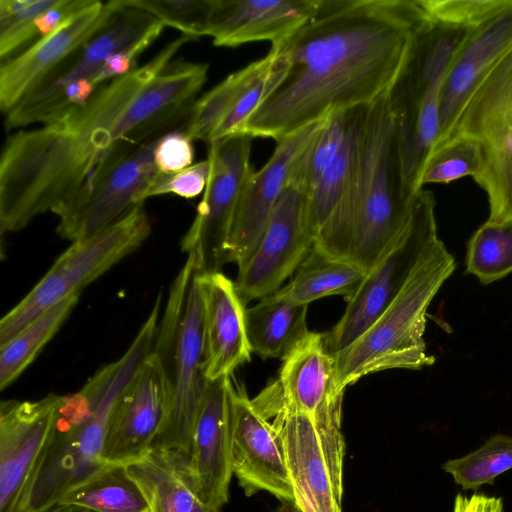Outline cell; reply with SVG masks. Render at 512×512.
Segmentation results:
<instances>
[{"instance_id":"cell-12","label":"cell","mask_w":512,"mask_h":512,"mask_svg":"<svg viewBox=\"0 0 512 512\" xmlns=\"http://www.w3.org/2000/svg\"><path fill=\"white\" fill-rule=\"evenodd\" d=\"M61 396L0 405V512H27Z\"/></svg>"},{"instance_id":"cell-26","label":"cell","mask_w":512,"mask_h":512,"mask_svg":"<svg viewBox=\"0 0 512 512\" xmlns=\"http://www.w3.org/2000/svg\"><path fill=\"white\" fill-rule=\"evenodd\" d=\"M292 484L302 512H341L331 476L311 419L303 413L280 411L273 417Z\"/></svg>"},{"instance_id":"cell-40","label":"cell","mask_w":512,"mask_h":512,"mask_svg":"<svg viewBox=\"0 0 512 512\" xmlns=\"http://www.w3.org/2000/svg\"><path fill=\"white\" fill-rule=\"evenodd\" d=\"M210 174V161L206 160L172 174L158 172L143 194V201L162 194H175L183 198H194L202 193Z\"/></svg>"},{"instance_id":"cell-43","label":"cell","mask_w":512,"mask_h":512,"mask_svg":"<svg viewBox=\"0 0 512 512\" xmlns=\"http://www.w3.org/2000/svg\"><path fill=\"white\" fill-rule=\"evenodd\" d=\"M37 512H93L91 510L73 506V505H65V504H55L46 509L37 511Z\"/></svg>"},{"instance_id":"cell-22","label":"cell","mask_w":512,"mask_h":512,"mask_svg":"<svg viewBox=\"0 0 512 512\" xmlns=\"http://www.w3.org/2000/svg\"><path fill=\"white\" fill-rule=\"evenodd\" d=\"M203 303L204 372L208 381L230 376L250 361L245 304L235 283L220 271L199 272Z\"/></svg>"},{"instance_id":"cell-35","label":"cell","mask_w":512,"mask_h":512,"mask_svg":"<svg viewBox=\"0 0 512 512\" xmlns=\"http://www.w3.org/2000/svg\"><path fill=\"white\" fill-rule=\"evenodd\" d=\"M442 469L464 490H478L512 469V437L496 434L467 455L446 461Z\"/></svg>"},{"instance_id":"cell-27","label":"cell","mask_w":512,"mask_h":512,"mask_svg":"<svg viewBox=\"0 0 512 512\" xmlns=\"http://www.w3.org/2000/svg\"><path fill=\"white\" fill-rule=\"evenodd\" d=\"M509 129H512V50L481 75L452 125L433 147L455 136L482 141Z\"/></svg>"},{"instance_id":"cell-25","label":"cell","mask_w":512,"mask_h":512,"mask_svg":"<svg viewBox=\"0 0 512 512\" xmlns=\"http://www.w3.org/2000/svg\"><path fill=\"white\" fill-rule=\"evenodd\" d=\"M511 50L512 5L469 29L441 82L436 141L448 131L481 75Z\"/></svg>"},{"instance_id":"cell-33","label":"cell","mask_w":512,"mask_h":512,"mask_svg":"<svg viewBox=\"0 0 512 512\" xmlns=\"http://www.w3.org/2000/svg\"><path fill=\"white\" fill-rule=\"evenodd\" d=\"M482 146V165L473 178L488 196L487 222L512 223V129L482 140Z\"/></svg>"},{"instance_id":"cell-3","label":"cell","mask_w":512,"mask_h":512,"mask_svg":"<svg viewBox=\"0 0 512 512\" xmlns=\"http://www.w3.org/2000/svg\"><path fill=\"white\" fill-rule=\"evenodd\" d=\"M161 297L127 351L103 366L77 392L61 396L32 486L27 512L57 504L64 494L102 467L107 421L117 398L152 352Z\"/></svg>"},{"instance_id":"cell-7","label":"cell","mask_w":512,"mask_h":512,"mask_svg":"<svg viewBox=\"0 0 512 512\" xmlns=\"http://www.w3.org/2000/svg\"><path fill=\"white\" fill-rule=\"evenodd\" d=\"M143 204L97 233L72 241L42 279L1 319L0 346L47 309L80 294L82 288L138 249L151 232Z\"/></svg>"},{"instance_id":"cell-19","label":"cell","mask_w":512,"mask_h":512,"mask_svg":"<svg viewBox=\"0 0 512 512\" xmlns=\"http://www.w3.org/2000/svg\"><path fill=\"white\" fill-rule=\"evenodd\" d=\"M232 471L246 496L271 493L281 502L294 494L280 435L254 407L243 389L234 388Z\"/></svg>"},{"instance_id":"cell-15","label":"cell","mask_w":512,"mask_h":512,"mask_svg":"<svg viewBox=\"0 0 512 512\" xmlns=\"http://www.w3.org/2000/svg\"><path fill=\"white\" fill-rule=\"evenodd\" d=\"M288 69L283 55L269 53L230 74L194 103L183 128L192 140L213 142L240 133L248 118L281 83Z\"/></svg>"},{"instance_id":"cell-29","label":"cell","mask_w":512,"mask_h":512,"mask_svg":"<svg viewBox=\"0 0 512 512\" xmlns=\"http://www.w3.org/2000/svg\"><path fill=\"white\" fill-rule=\"evenodd\" d=\"M307 311L308 305L286 300L277 291L246 308L251 351L264 359H283L309 332Z\"/></svg>"},{"instance_id":"cell-28","label":"cell","mask_w":512,"mask_h":512,"mask_svg":"<svg viewBox=\"0 0 512 512\" xmlns=\"http://www.w3.org/2000/svg\"><path fill=\"white\" fill-rule=\"evenodd\" d=\"M126 468L150 512H191L198 502L190 457L181 452L151 447Z\"/></svg>"},{"instance_id":"cell-11","label":"cell","mask_w":512,"mask_h":512,"mask_svg":"<svg viewBox=\"0 0 512 512\" xmlns=\"http://www.w3.org/2000/svg\"><path fill=\"white\" fill-rule=\"evenodd\" d=\"M313 244L305 192L287 182L257 246L238 267L234 283L242 302L246 305L278 291Z\"/></svg>"},{"instance_id":"cell-2","label":"cell","mask_w":512,"mask_h":512,"mask_svg":"<svg viewBox=\"0 0 512 512\" xmlns=\"http://www.w3.org/2000/svg\"><path fill=\"white\" fill-rule=\"evenodd\" d=\"M168 43L146 64L100 86L84 103L32 130L9 136L0 159V230L17 232L47 211L57 214L113 146V128L138 92L188 41Z\"/></svg>"},{"instance_id":"cell-13","label":"cell","mask_w":512,"mask_h":512,"mask_svg":"<svg viewBox=\"0 0 512 512\" xmlns=\"http://www.w3.org/2000/svg\"><path fill=\"white\" fill-rule=\"evenodd\" d=\"M343 394L335 387L334 358L324 333L308 332L282 359L278 380L252 403L267 420L289 411L316 422L342 413Z\"/></svg>"},{"instance_id":"cell-39","label":"cell","mask_w":512,"mask_h":512,"mask_svg":"<svg viewBox=\"0 0 512 512\" xmlns=\"http://www.w3.org/2000/svg\"><path fill=\"white\" fill-rule=\"evenodd\" d=\"M433 22L474 27L512 5V0H420Z\"/></svg>"},{"instance_id":"cell-1","label":"cell","mask_w":512,"mask_h":512,"mask_svg":"<svg viewBox=\"0 0 512 512\" xmlns=\"http://www.w3.org/2000/svg\"><path fill=\"white\" fill-rule=\"evenodd\" d=\"M430 21L420 0H319L299 28L271 44L287 72L240 133L279 142L334 112L373 104Z\"/></svg>"},{"instance_id":"cell-44","label":"cell","mask_w":512,"mask_h":512,"mask_svg":"<svg viewBox=\"0 0 512 512\" xmlns=\"http://www.w3.org/2000/svg\"><path fill=\"white\" fill-rule=\"evenodd\" d=\"M191 512H221V508L206 505L198 501Z\"/></svg>"},{"instance_id":"cell-38","label":"cell","mask_w":512,"mask_h":512,"mask_svg":"<svg viewBox=\"0 0 512 512\" xmlns=\"http://www.w3.org/2000/svg\"><path fill=\"white\" fill-rule=\"evenodd\" d=\"M130 6L144 10L164 26L197 39L205 36L212 0H125Z\"/></svg>"},{"instance_id":"cell-14","label":"cell","mask_w":512,"mask_h":512,"mask_svg":"<svg viewBox=\"0 0 512 512\" xmlns=\"http://www.w3.org/2000/svg\"><path fill=\"white\" fill-rule=\"evenodd\" d=\"M170 400L168 377L152 350L112 407L101 452L103 464L127 465L141 458L152 447Z\"/></svg>"},{"instance_id":"cell-41","label":"cell","mask_w":512,"mask_h":512,"mask_svg":"<svg viewBox=\"0 0 512 512\" xmlns=\"http://www.w3.org/2000/svg\"><path fill=\"white\" fill-rule=\"evenodd\" d=\"M194 149L192 140L182 129L162 135L154 149V162L157 170L172 174L192 165Z\"/></svg>"},{"instance_id":"cell-8","label":"cell","mask_w":512,"mask_h":512,"mask_svg":"<svg viewBox=\"0 0 512 512\" xmlns=\"http://www.w3.org/2000/svg\"><path fill=\"white\" fill-rule=\"evenodd\" d=\"M439 239L432 192H416L407 225L382 258L347 299L338 323L324 333L329 353L335 354L361 336L403 289L417 265Z\"/></svg>"},{"instance_id":"cell-32","label":"cell","mask_w":512,"mask_h":512,"mask_svg":"<svg viewBox=\"0 0 512 512\" xmlns=\"http://www.w3.org/2000/svg\"><path fill=\"white\" fill-rule=\"evenodd\" d=\"M80 294H74L41 313L0 346V389L13 383L58 332Z\"/></svg>"},{"instance_id":"cell-10","label":"cell","mask_w":512,"mask_h":512,"mask_svg":"<svg viewBox=\"0 0 512 512\" xmlns=\"http://www.w3.org/2000/svg\"><path fill=\"white\" fill-rule=\"evenodd\" d=\"M253 137L237 133L209 143L210 174L195 218L181 240L183 252L195 255L201 272H218L229 262L227 242L243 187L254 172Z\"/></svg>"},{"instance_id":"cell-31","label":"cell","mask_w":512,"mask_h":512,"mask_svg":"<svg viewBox=\"0 0 512 512\" xmlns=\"http://www.w3.org/2000/svg\"><path fill=\"white\" fill-rule=\"evenodd\" d=\"M57 504L93 512H150L126 465L105 464L67 491Z\"/></svg>"},{"instance_id":"cell-37","label":"cell","mask_w":512,"mask_h":512,"mask_svg":"<svg viewBox=\"0 0 512 512\" xmlns=\"http://www.w3.org/2000/svg\"><path fill=\"white\" fill-rule=\"evenodd\" d=\"M57 0H0V58L4 62L37 40L36 18Z\"/></svg>"},{"instance_id":"cell-36","label":"cell","mask_w":512,"mask_h":512,"mask_svg":"<svg viewBox=\"0 0 512 512\" xmlns=\"http://www.w3.org/2000/svg\"><path fill=\"white\" fill-rule=\"evenodd\" d=\"M482 141L455 136L433 147L426 159L420 187L427 183H449L465 176H475L482 165Z\"/></svg>"},{"instance_id":"cell-34","label":"cell","mask_w":512,"mask_h":512,"mask_svg":"<svg viewBox=\"0 0 512 512\" xmlns=\"http://www.w3.org/2000/svg\"><path fill=\"white\" fill-rule=\"evenodd\" d=\"M512 272V223H483L467 243L466 273L486 285Z\"/></svg>"},{"instance_id":"cell-5","label":"cell","mask_w":512,"mask_h":512,"mask_svg":"<svg viewBox=\"0 0 512 512\" xmlns=\"http://www.w3.org/2000/svg\"><path fill=\"white\" fill-rule=\"evenodd\" d=\"M455 268L454 257L438 239L373 324L349 346L332 354L337 391L344 392L371 373L433 365L435 359L427 354L424 340L427 309Z\"/></svg>"},{"instance_id":"cell-21","label":"cell","mask_w":512,"mask_h":512,"mask_svg":"<svg viewBox=\"0 0 512 512\" xmlns=\"http://www.w3.org/2000/svg\"><path fill=\"white\" fill-rule=\"evenodd\" d=\"M164 27L150 13L118 0V8L108 22L30 93L53 92L81 80L99 87L96 74L110 57L125 51L141 54Z\"/></svg>"},{"instance_id":"cell-30","label":"cell","mask_w":512,"mask_h":512,"mask_svg":"<svg viewBox=\"0 0 512 512\" xmlns=\"http://www.w3.org/2000/svg\"><path fill=\"white\" fill-rule=\"evenodd\" d=\"M366 275L362 269L312 248L293 279L277 292L286 300L306 305L330 295H342L348 299L355 294Z\"/></svg>"},{"instance_id":"cell-9","label":"cell","mask_w":512,"mask_h":512,"mask_svg":"<svg viewBox=\"0 0 512 512\" xmlns=\"http://www.w3.org/2000/svg\"><path fill=\"white\" fill-rule=\"evenodd\" d=\"M161 136L139 143H116L72 200L56 214L57 233L70 241L86 238L144 203L143 194L159 172L154 149Z\"/></svg>"},{"instance_id":"cell-4","label":"cell","mask_w":512,"mask_h":512,"mask_svg":"<svg viewBox=\"0 0 512 512\" xmlns=\"http://www.w3.org/2000/svg\"><path fill=\"white\" fill-rule=\"evenodd\" d=\"M415 194L403 169L399 124L385 94L368 111L353 205L338 225L316 236L313 248L370 272L407 225Z\"/></svg>"},{"instance_id":"cell-23","label":"cell","mask_w":512,"mask_h":512,"mask_svg":"<svg viewBox=\"0 0 512 512\" xmlns=\"http://www.w3.org/2000/svg\"><path fill=\"white\" fill-rule=\"evenodd\" d=\"M470 28L430 21L418 32L387 93L400 130L410 126L426 94L443 80Z\"/></svg>"},{"instance_id":"cell-42","label":"cell","mask_w":512,"mask_h":512,"mask_svg":"<svg viewBox=\"0 0 512 512\" xmlns=\"http://www.w3.org/2000/svg\"><path fill=\"white\" fill-rule=\"evenodd\" d=\"M453 512H504V507L500 497L482 493H474L470 496L457 494Z\"/></svg>"},{"instance_id":"cell-24","label":"cell","mask_w":512,"mask_h":512,"mask_svg":"<svg viewBox=\"0 0 512 512\" xmlns=\"http://www.w3.org/2000/svg\"><path fill=\"white\" fill-rule=\"evenodd\" d=\"M319 0H212L205 36L215 46L286 38L315 11Z\"/></svg>"},{"instance_id":"cell-17","label":"cell","mask_w":512,"mask_h":512,"mask_svg":"<svg viewBox=\"0 0 512 512\" xmlns=\"http://www.w3.org/2000/svg\"><path fill=\"white\" fill-rule=\"evenodd\" d=\"M118 8V0L93 3L18 55L1 62L0 107L10 111L99 31Z\"/></svg>"},{"instance_id":"cell-6","label":"cell","mask_w":512,"mask_h":512,"mask_svg":"<svg viewBox=\"0 0 512 512\" xmlns=\"http://www.w3.org/2000/svg\"><path fill=\"white\" fill-rule=\"evenodd\" d=\"M200 271L195 255L188 254L171 286L153 345L170 383L171 400L152 447L176 450L189 457L194 423L209 382L204 372Z\"/></svg>"},{"instance_id":"cell-18","label":"cell","mask_w":512,"mask_h":512,"mask_svg":"<svg viewBox=\"0 0 512 512\" xmlns=\"http://www.w3.org/2000/svg\"><path fill=\"white\" fill-rule=\"evenodd\" d=\"M234 386L230 376L209 381L194 423L190 467L198 501L223 507L232 471Z\"/></svg>"},{"instance_id":"cell-45","label":"cell","mask_w":512,"mask_h":512,"mask_svg":"<svg viewBox=\"0 0 512 512\" xmlns=\"http://www.w3.org/2000/svg\"><path fill=\"white\" fill-rule=\"evenodd\" d=\"M274 512H302L294 502H282Z\"/></svg>"},{"instance_id":"cell-16","label":"cell","mask_w":512,"mask_h":512,"mask_svg":"<svg viewBox=\"0 0 512 512\" xmlns=\"http://www.w3.org/2000/svg\"><path fill=\"white\" fill-rule=\"evenodd\" d=\"M209 65L169 64L132 99L113 128V146L143 142L184 128L196 95L206 82ZM112 146V147H113Z\"/></svg>"},{"instance_id":"cell-20","label":"cell","mask_w":512,"mask_h":512,"mask_svg":"<svg viewBox=\"0 0 512 512\" xmlns=\"http://www.w3.org/2000/svg\"><path fill=\"white\" fill-rule=\"evenodd\" d=\"M325 120L307 125L277 142L265 165L250 175L241 192L230 228L227 242L229 262H235L239 267L252 254L288 182L296 157Z\"/></svg>"}]
</instances>
